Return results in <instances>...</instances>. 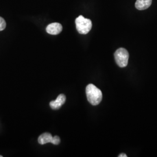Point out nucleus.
<instances>
[{"label": "nucleus", "mask_w": 157, "mask_h": 157, "mask_svg": "<svg viewBox=\"0 0 157 157\" xmlns=\"http://www.w3.org/2000/svg\"><path fill=\"white\" fill-rule=\"evenodd\" d=\"M86 93L88 101L93 105H97L101 102L102 98V92L94 84L87 85L86 89Z\"/></svg>", "instance_id": "obj_1"}, {"label": "nucleus", "mask_w": 157, "mask_h": 157, "mask_svg": "<svg viewBox=\"0 0 157 157\" xmlns=\"http://www.w3.org/2000/svg\"><path fill=\"white\" fill-rule=\"evenodd\" d=\"M76 27L78 33L86 34L90 31L92 28V22L89 19L85 18L83 16L80 15L76 19Z\"/></svg>", "instance_id": "obj_2"}, {"label": "nucleus", "mask_w": 157, "mask_h": 157, "mask_svg": "<svg viewBox=\"0 0 157 157\" xmlns=\"http://www.w3.org/2000/svg\"><path fill=\"white\" fill-rule=\"evenodd\" d=\"M115 59L119 67H126L128 65L129 54L128 51L124 48H120L114 54Z\"/></svg>", "instance_id": "obj_3"}, {"label": "nucleus", "mask_w": 157, "mask_h": 157, "mask_svg": "<svg viewBox=\"0 0 157 157\" xmlns=\"http://www.w3.org/2000/svg\"><path fill=\"white\" fill-rule=\"evenodd\" d=\"M62 30V25L59 23H52L46 28V31L48 34L56 35L60 33Z\"/></svg>", "instance_id": "obj_4"}, {"label": "nucleus", "mask_w": 157, "mask_h": 157, "mask_svg": "<svg viewBox=\"0 0 157 157\" xmlns=\"http://www.w3.org/2000/svg\"><path fill=\"white\" fill-rule=\"evenodd\" d=\"M66 101V97L63 94L58 95L56 100L51 101L50 106L52 109H58L63 105Z\"/></svg>", "instance_id": "obj_5"}, {"label": "nucleus", "mask_w": 157, "mask_h": 157, "mask_svg": "<svg viewBox=\"0 0 157 157\" xmlns=\"http://www.w3.org/2000/svg\"><path fill=\"white\" fill-rule=\"evenodd\" d=\"M151 3L152 0H137L135 6L139 10H144L149 8Z\"/></svg>", "instance_id": "obj_6"}, {"label": "nucleus", "mask_w": 157, "mask_h": 157, "mask_svg": "<svg viewBox=\"0 0 157 157\" xmlns=\"http://www.w3.org/2000/svg\"><path fill=\"white\" fill-rule=\"evenodd\" d=\"M52 137L53 136L49 133H43V134L40 135L38 139L39 143L41 145H43V144H45L47 143H51L52 140Z\"/></svg>", "instance_id": "obj_7"}, {"label": "nucleus", "mask_w": 157, "mask_h": 157, "mask_svg": "<svg viewBox=\"0 0 157 157\" xmlns=\"http://www.w3.org/2000/svg\"><path fill=\"white\" fill-rule=\"evenodd\" d=\"M60 141H61L60 138L58 136H56L52 137V140H51V143H52L54 145H58L60 143Z\"/></svg>", "instance_id": "obj_8"}, {"label": "nucleus", "mask_w": 157, "mask_h": 157, "mask_svg": "<svg viewBox=\"0 0 157 157\" xmlns=\"http://www.w3.org/2000/svg\"><path fill=\"white\" fill-rule=\"evenodd\" d=\"M6 28V22L5 20L0 17V31L4 30Z\"/></svg>", "instance_id": "obj_9"}, {"label": "nucleus", "mask_w": 157, "mask_h": 157, "mask_svg": "<svg viewBox=\"0 0 157 157\" xmlns=\"http://www.w3.org/2000/svg\"><path fill=\"white\" fill-rule=\"evenodd\" d=\"M119 157H127V155L125 154H120L119 156Z\"/></svg>", "instance_id": "obj_10"}, {"label": "nucleus", "mask_w": 157, "mask_h": 157, "mask_svg": "<svg viewBox=\"0 0 157 157\" xmlns=\"http://www.w3.org/2000/svg\"><path fill=\"white\" fill-rule=\"evenodd\" d=\"M0 157H2V155H0Z\"/></svg>", "instance_id": "obj_11"}]
</instances>
